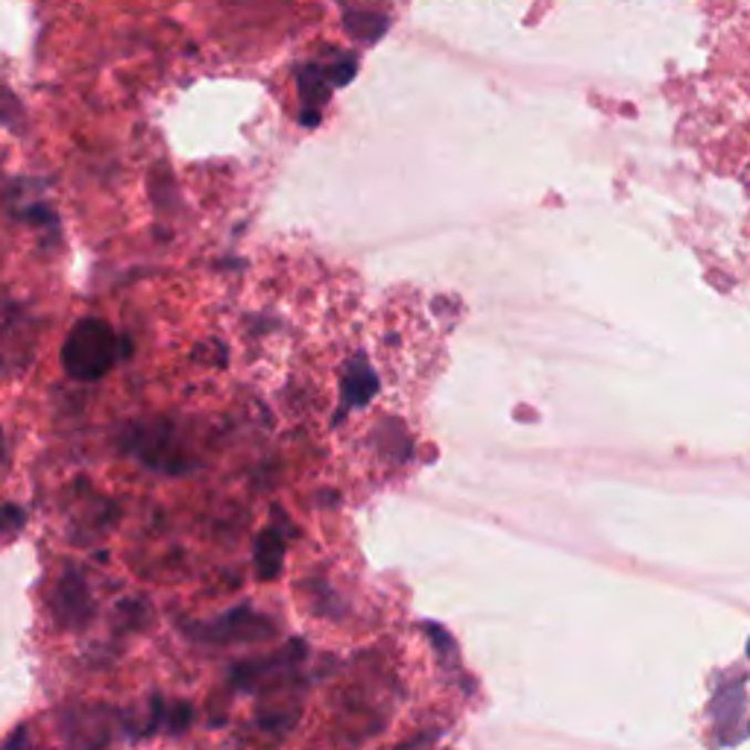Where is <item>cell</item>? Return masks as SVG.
Here are the masks:
<instances>
[{"label":"cell","mask_w":750,"mask_h":750,"mask_svg":"<svg viewBox=\"0 0 750 750\" xmlns=\"http://www.w3.org/2000/svg\"><path fill=\"white\" fill-rule=\"evenodd\" d=\"M320 121H323V115H320V112H300V124L309 126V129H317Z\"/></svg>","instance_id":"obj_12"},{"label":"cell","mask_w":750,"mask_h":750,"mask_svg":"<svg viewBox=\"0 0 750 750\" xmlns=\"http://www.w3.org/2000/svg\"><path fill=\"white\" fill-rule=\"evenodd\" d=\"M284 566V540L275 528H264L256 540V575L261 581H275Z\"/></svg>","instance_id":"obj_6"},{"label":"cell","mask_w":750,"mask_h":750,"mask_svg":"<svg viewBox=\"0 0 750 750\" xmlns=\"http://www.w3.org/2000/svg\"><path fill=\"white\" fill-rule=\"evenodd\" d=\"M129 352L133 346L126 343V337H117L112 325L88 317L80 320L67 334L65 346H62V364L76 382H97L115 367L117 358H124Z\"/></svg>","instance_id":"obj_1"},{"label":"cell","mask_w":750,"mask_h":750,"mask_svg":"<svg viewBox=\"0 0 750 750\" xmlns=\"http://www.w3.org/2000/svg\"><path fill=\"white\" fill-rule=\"evenodd\" d=\"M387 18L378 15V12H358V9H346L343 12V27L350 30L355 39H361V42H378L384 35V30H387Z\"/></svg>","instance_id":"obj_8"},{"label":"cell","mask_w":750,"mask_h":750,"mask_svg":"<svg viewBox=\"0 0 750 750\" xmlns=\"http://www.w3.org/2000/svg\"><path fill=\"white\" fill-rule=\"evenodd\" d=\"M51 613L59 631H83L94 618V601L85 577L67 569L51 592Z\"/></svg>","instance_id":"obj_4"},{"label":"cell","mask_w":750,"mask_h":750,"mask_svg":"<svg viewBox=\"0 0 750 750\" xmlns=\"http://www.w3.org/2000/svg\"><path fill=\"white\" fill-rule=\"evenodd\" d=\"M296 88H300L302 112H320L332 94V83L325 76V67L320 65L296 67Z\"/></svg>","instance_id":"obj_7"},{"label":"cell","mask_w":750,"mask_h":750,"mask_svg":"<svg viewBox=\"0 0 750 750\" xmlns=\"http://www.w3.org/2000/svg\"><path fill=\"white\" fill-rule=\"evenodd\" d=\"M378 375H375V369L369 367L367 361L364 358H352L350 364H346V373H343V402H341V414H337V419H343V414L350 408H364V405H369V402L375 399V393H378Z\"/></svg>","instance_id":"obj_5"},{"label":"cell","mask_w":750,"mask_h":750,"mask_svg":"<svg viewBox=\"0 0 750 750\" xmlns=\"http://www.w3.org/2000/svg\"><path fill=\"white\" fill-rule=\"evenodd\" d=\"M0 451H3V449H0Z\"/></svg>","instance_id":"obj_13"},{"label":"cell","mask_w":750,"mask_h":750,"mask_svg":"<svg viewBox=\"0 0 750 750\" xmlns=\"http://www.w3.org/2000/svg\"><path fill=\"white\" fill-rule=\"evenodd\" d=\"M24 525V513L18 508H12V504H7V508H0V537L7 534V531H12V528H21Z\"/></svg>","instance_id":"obj_11"},{"label":"cell","mask_w":750,"mask_h":750,"mask_svg":"<svg viewBox=\"0 0 750 750\" xmlns=\"http://www.w3.org/2000/svg\"><path fill=\"white\" fill-rule=\"evenodd\" d=\"M126 449L133 451L135 458L144 460L147 467L159 469V472H185L188 460L176 446L174 428L165 423H153V426H135L126 437Z\"/></svg>","instance_id":"obj_3"},{"label":"cell","mask_w":750,"mask_h":750,"mask_svg":"<svg viewBox=\"0 0 750 750\" xmlns=\"http://www.w3.org/2000/svg\"><path fill=\"white\" fill-rule=\"evenodd\" d=\"M275 625L268 616H261L252 607H235L226 616L206 622V625H194L191 636L200 643L211 645H243V643H264L270 639Z\"/></svg>","instance_id":"obj_2"},{"label":"cell","mask_w":750,"mask_h":750,"mask_svg":"<svg viewBox=\"0 0 750 750\" xmlns=\"http://www.w3.org/2000/svg\"><path fill=\"white\" fill-rule=\"evenodd\" d=\"M355 74H358V59L352 56V53H343V56H337V62H334L332 67H325V76H329V83L332 85H350L352 80H355Z\"/></svg>","instance_id":"obj_9"},{"label":"cell","mask_w":750,"mask_h":750,"mask_svg":"<svg viewBox=\"0 0 750 750\" xmlns=\"http://www.w3.org/2000/svg\"><path fill=\"white\" fill-rule=\"evenodd\" d=\"M194 721V709L188 707V704H176L174 709H170V718H167V727L174 730V733H183L185 727L191 725Z\"/></svg>","instance_id":"obj_10"}]
</instances>
